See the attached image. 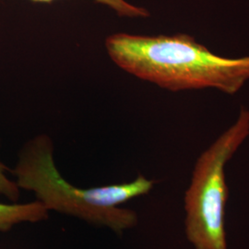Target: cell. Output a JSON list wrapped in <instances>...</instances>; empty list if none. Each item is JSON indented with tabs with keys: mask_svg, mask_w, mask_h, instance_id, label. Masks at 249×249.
Returning <instances> with one entry per match:
<instances>
[{
	"mask_svg": "<svg viewBox=\"0 0 249 249\" xmlns=\"http://www.w3.org/2000/svg\"><path fill=\"white\" fill-rule=\"evenodd\" d=\"M48 217L49 211L38 200L24 204L0 203V232L9 231L19 223L43 222Z\"/></svg>",
	"mask_w": 249,
	"mask_h": 249,
	"instance_id": "4",
	"label": "cell"
},
{
	"mask_svg": "<svg viewBox=\"0 0 249 249\" xmlns=\"http://www.w3.org/2000/svg\"><path fill=\"white\" fill-rule=\"evenodd\" d=\"M249 136V110L199 156L185 196L187 239L196 249H227L224 213L228 187L224 167Z\"/></svg>",
	"mask_w": 249,
	"mask_h": 249,
	"instance_id": "3",
	"label": "cell"
},
{
	"mask_svg": "<svg viewBox=\"0 0 249 249\" xmlns=\"http://www.w3.org/2000/svg\"><path fill=\"white\" fill-rule=\"evenodd\" d=\"M11 173L20 189L35 193L48 211L77 217L85 222L106 226L118 234L138 223L133 211L118 206L151 191L153 181L139 176L125 184L79 188L65 180L53 158V143L41 135L22 148Z\"/></svg>",
	"mask_w": 249,
	"mask_h": 249,
	"instance_id": "2",
	"label": "cell"
},
{
	"mask_svg": "<svg viewBox=\"0 0 249 249\" xmlns=\"http://www.w3.org/2000/svg\"><path fill=\"white\" fill-rule=\"evenodd\" d=\"M35 2H52L53 0H32ZM114 10L120 17L125 18H148L149 11L144 8L137 7L127 2L126 0H95Z\"/></svg>",
	"mask_w": 249,
	"mask_h": 249,
	"instance_id": "5",
	"label": "cell"
},
{
	"mask_svg": "<svg viewBox=\"0 0 249 249\" xmlns=\"http://www.w3.org/2000/svg\"><path fill=\"white\" fill-rule=\"evenodd\" d=\"M9 172L11 170L0 160V196H6L12 202H17L20 196V188L15 181L9 178Z\"/></svg>",
	"mask_w": 249,
	"mask_h": 249,
	"instance_id": "6",
	"label": "cell"
},
{
	"mask_svg": "<svg viewBox=\"0 0 249 249\" xmlns=\"http://www.w3.org/2000/svg\"><path fill=\"white\" fill-rule=\"evenodd\" d=\"M112 61L134 77L171 91L215 89L235 94L249 80V55L225 57L210 51L192 36H108Z\"/></svg>",
	"mask_w": 249,
	"mask_h": 249,
	"instance_id": "1",
	"label": "cell"
}]
</instances>
